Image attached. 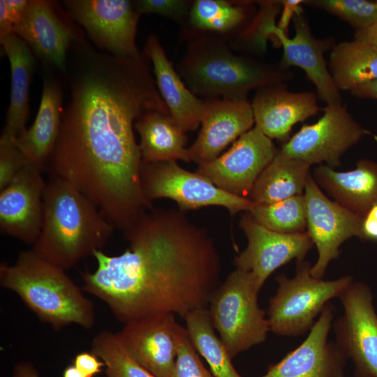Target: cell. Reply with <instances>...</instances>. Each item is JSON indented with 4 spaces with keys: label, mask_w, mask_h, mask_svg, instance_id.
I'll return each mask as SVG.
<instances>
[{
    "label": "cell",
    "mask_w": 377,
    "mask_h": 377,
    "mask_svg": "<svg viewBox=\"0 0 377 377\" xmlns=\"http://www.w3.org/2000/svg\"><path fill=\"white\" fill-rule=\"evenodd\" d=\"M56 1L30 0L14 33L22 39L33 53L66 73L68 52L71 45L83 39Z\"/></svg>",
    "instance_id": "cell-14"
},
{
    "label": "cell",
    "mask_w": 377,
    "mask_h": 377,
    "mask_svg": "<svg viewBox=\"0 0 377 377\" xmlns=\"http://www.w3.org/2000/svg\"><path fill=\"white\" fill-rule=\"evenodd\" d=\"M254 123L251 103L247 100L223 98L205 103L201 129L188 148L191 161L198 165L212 161Z\"/></svg>",
    "instance_id": "cell-20"
},
{
    "label": "cell",
    "mask_w": 377,
    "mask_h": 377,
    "mask_svg": "<svg viewBox=\"0 0 377 377\" xmlns=\"http://www.w3.org/2000/svg\"><path fill=\"white\" fill-rule=\"evenodd\" d=\"M66 10L91 40L111 54L139 58L135 36L140 15L128 0H66Z\"/></svg>",
    "instance_id": "cell-11"
},
{
    "label": "cell",
    "mask_w": 377,
    "mask_h": 377,
    "mask_svg": "<svg viewBox=\"0 0 377 377\" xmlns=\"http://www.w3.org/2000/svg\"><path fill=\"white\" fill-rule=\"evenodd\" d=\"M63 377H87L74 364L67 367L63 373Z\"/></svg>",
    "instance_id": "cell-46"
},
{
    "label": "cell",
    "mask_w": 377,
    "mask_h": 377,
    "mask_svg": "<svg viewBox=\"0 0 377 377\" xmlns=\"http://www.w3.org/2000/svg\"><path fill=\"white\" fill-rule=\"evenodd\" d=\"M184 318L191 341L205 358L214 377H242L236 371L226 346L216 335L207 308L193 310Z\"/></svg>",
    "instance_id": "cell-29"
},
{
    "label": "cell",
    "mask_w": 377,
    "mask_h": 377,
    "mask_svg": "<svg viewBox=\"0 0 377 377\" xmlns=\"http://www.w3.org/2000/svg\"><path fill=\"white\" fill-rule=\"evenodd\" d=\"M15 25L8 14L4 0L0 1V42L14 33Z\"/></svg>",
    "instance_id": "cell-41"
},
{
    "label": "cell",
    "mask_w": 377,
    "mask_h": 377,
    "mask_svg": "<svg viewBox=\"0 0 377 377\" xmlns=\"http://www.w3.org/2000/svg\"><path fill=\"white\" fill-rule=\"evenodd\" d=\"M140 179L144 194L150 201L170 198L182 212L220 206L234 215L241 211L250 212L256 205L249 198L217 187L197 172L181 168L175 161L142 163Z\"/></svg>",
    "instance_id": "cell-8"
},
{
    "label": "cell",
    "mask_w": 377,
    "mask_h": 377,
    "mask_svg": "<svg viewBox=\"0 0 377 377\" xmlns=\"http://www.w3.org/2000/svg\"><path fill=\"white\" fill-rule=\"evenodd\" d=\"M28 163L15 140H0V191L7 186Z\"/></svg>",
    "instance_id": "cell-36"
},
{
    "label": "cell",
    "mask_w": 377,
    "mask_h": 377,
    "mask_svg": "<svg viewBox=\"0 0 377 377\" xmlns=\"http://www.w3.org/2000/svg\"><path fill=\"white\" fill-rule=\"evenodd\" d=\"M43 205L42 226L32 249L65 270L101 250L115 230L86 195L60 177L46 182Z\"/></svg>",
    "instance_id": "cell-3"
},
{
    "label": "cell",
    "mask_w": 377,
    "mask_h": 377,
    "mask_svg": "<svg viewBox=\"0 0 377 377\" xmlns=\"http://www.w3.org/2000/svg\"><path fill=\"white\" fill-rule=\"evenodd\" d=\"M70 50L73 64L65 73L70 99L46 167L86 195L124 235L153 209L142 188L134 123L147 112L168 109L142 57L97 51L84 39Z\"/></svg>",
    "instance_id": "cell-1"
},
{
    "label": "cell",
    "mask_w": 377,
    "mask_h": 377,
    "mask_svg": "<svg viewBox=\"0 0 377 377\" xmlns=\"http://www.w3.org/2000/svg\"><path fill=\"white\" fill-rule=\"evenodd\" d=\"M145 53L151 61L159 93L171 117L184 131L195 129L201 123L205 103L182 82L155 36H150Z\"/></svg>",
    "instance_id": "cell-24"
},
{
    "label": "cell",
    "mask_w": 377,
    "mask_h": 377,
    "mask_svg": "<svg viewBox=\"0 0 377 377\" xmlns=\"http://www.w3.org/2000/svg\"><path fill=\"white\" fill-rule=\"evenodd\" d=\"M259 4L260 9L256 18L242 32L240 38L250 48L264 52L268 39H274L272 31L276 25V17L281 11L283 1H262Z\"/></svg>",
    "instance_id": "cell-34"
},
{
    "label": "cell",
    "mask_w": 377,
    "mask_h": 377,
    "mask_svg": "<svg viewBox=\"0 0 377 377\" xmlns=\"http://www.w3.org/2000/svg\"><path fill=\"white\" fill-rule=\"evenodd\" d=\"M73 364L87 377H94L105 367L103 362L91 352H81L76 355Z\"/></svg>",
    "instance_id": "cell-38"
},
{
    "label": "cell",
    "mask_w": 377,
    "mask_h": 377,
    "mask_svg": "<svg viewBox=\"0 0 377 377\" xmlns=\"http://www.w3.org/2000/svg\"><path fill=\"white\" fill-rule=\"evenodd\" d=\"M338 298L343 313L333 323L335 343L353 361L355 377H377V314L371 291L353 281Z\"/></svg>",
    "instance_id": "cell-9"
},
{
    "label": "cell",
    "mask_w": 377,
    "mask_h": 377,
    "mask_svg": "<svg viewBox=\"0 0 377 377\" xmlns=\"http://www.w3.org/2000/svg\"><path fill=\"white\" fill-rule=\"evenodd\" d=\"M0 285L15 293L41 321L54 329L72 324L90 329L95 323L94 303L65 269L32 249L21 251L13 265L1 264Z\"/></svg>",
    "instance_id": "cell-4"
},
{
    "label": "cell",
    "mask_w": 377,
    "mask_h": 377,
    "mask_svg": "<svg viewBox=\"0 0 377 377\" xmlns=\"http://www.w3.org/2000/svg\"><path fill=\"white\" fill-rule=\"evenodd\" d=\"M1 44L10 63L11 89L0 140L14 141L26 129L35 58L28 45L15 33L9 35Z\"/></svg>",
    "instance_id": "cell-25"
},
{
    "label": "cell",
    "mask_w": 377,
    "mask_h": 377,
    "mask_svg": "<svg viewBox=\"0 0 377 377\" xmlns=\"http://www.w3.org/2000/svg\"><path fill=\"white\" fill-rule=\"evenodd\" d=\"M239 227L247 238L246 249L235 257L236 268L252 273L260 291L268 277L278 268L293 259L304 260L313 247L306 232L282 234L258 223L249 213L244 215Z\"/></svg>",
    "instance_id": "cell-15"
},
{
    "label": "cell",
    "mask_w": 377,
    "mask_h": 377,
    "mask_svg": "<svg viewBox=\"0 0 377 377\" xmlns=\"http://www.w3.org/2000/svg\"><path fill=\"white\" fill-rule=\"evenodd\" d=\"M8 14L15 26L24 15L30 0H4Z\"/></svg>",
    "instance_id": "cell-42"
},
{
    "label": "cell",
    "mask_w": 377,
    "mask_h": 377,
    "mask_svg": "<svg viewBox=\"0 0 377 377\" xmlns=\"http://www.w3.org/2000/svg\"><path fill=\"white\" fill-rule=\"evenodd\" d=\"M317 98L311 91H290L283 83L260 88L251 103L255 126L270 139L284 140L295 124L322 110Z\"/></svg>",
    "instance_id": "cell-21"
},
{
    "label": "cell",
    "mask_w": 377,
    "mask_h": 377,
    "mask_svg": "<svg viewBox=\"0 0 377 377\" xmlns=\"http://www.w3.org/2000/svg\"><path fill=\"white\" fill-rule=\"evenodd\" d=\"M306 207V228L318 251V259L311 267L313 276L322 279L330 262L340 255V246L347 239H362L363 216L330 200L311 173L304 193Z\"/></svg>",
    "instance_id": "cell-12"
},
{
    "label": "cell",
    "mask_w": 377,
    "mask_h": 377,
    "mask_svg": "<svg viewBox=\"0 0 377 377\" xmlns=\"http://www.w3.org/2000/svg\"><path fill=\"white\" fill-rule=\"evenodd\" d=\"M310 167L278 149L256 181L249 199L257 205H268L303 194Z\"/></svg>",
    "instance_id": "cell-27"
},
{
    "label": "cell",
    "mask_w": 377,
    "mask_h": 377,
    "mask_svg": "<svg viewBox=\"0 0 377 377\" xmlns=\"http://www.w3.org/2000/svg\"><path fill=\"white\" fill-rule=\"evenodd\" d=\"M277 149L272 139L256 126L242 134L224 154L196 170L217 187L244 197L274 157Z\"/></svg>",
    "instance_id": "cell-13"
},
{
    "label": "cell",
    "mask_w": 377,
    "mask_h": 377,
    "mask_svg": "<svg viewBox=\"0 0 377 377\" xmlns=\"http://www.w3.org/2000/svg\"><path fill=\"white\" fill-rule=\"evenodd\" d=\"M251 272L236 268L214 290L208 304L212 325L232 359L264 342L270 331L258 302Z\"/></svg>",
    "instance_id": "cell-6"
},
{
    "label": "cell",
    "mask_w": 377,
    "mask_h": 377,
    "mask_svg": "<svg viewBox=\"0 0 377 377\" xmlns=\"http://www.w3.org/2000/svg\"><path fill=\"white\" fill-rule=\"evenodd\" d=\"M171 377H214L203 365L185 327L177 332V352Z\"/></svg>",
    "instance_id": "cell-35"
},
{
    "label": "cell",
    "mask_w": 377,
    "mask_h": 377,
    "mask_svg": "<svg viewBox=\"0 0 377 377\" xmlns=\"http://www.w3.org/2000/svg\"><path fill=\"white\" fill-rule=\"evenodd\" d=\"M245 16L244 7L223 0H197L190 11V20L194 27L219 32L235 28Z\"/></svg>",
    "instance_id": "cell-32"
},
{
    "label": "cell",
    "mask_w": 377,
    "mask_h": 377,
    "mask_svg": "<svg viewBox=\"0 0 377 377\" xmlns=\"http://www.w3.org/2000/svg\"><path fill=\"white\" fill-rule=\"evenodd\" d=\"M333 307L325 306L306 339L260 377H345L347 359L328 341Z\"/></svg>",
    "instance_id": "cell-17"
},
{
    "label": "cell",
    "mask_w": 377,
    "mask_h": 377,
    "mask_svg": "<svg viewBox=\"0 0 377 377\" xmlns=\"http://www.w3.org/2000/svg\"><path fill=\"white\" fill-rule=\"evenodd\" d=\"M329 71L339 91L377 79V47L355 40L332 46Z\"/></svg>",
    "instance_id": "cell-28"
},
{
    "label": "cell",
    "mask_w": 377,
    "mask_h": 377,
    "mask_svg": "<svg viewBox=\"0 0 377 377\" xmlns=\"http://www.w3.org/2000/svg\"><path fill=\"white\" fill-rule=\"evenodd\" d=\"M134 129L140 136L142 163L191 161L185 132L168 111L152 110L139 117Z\"/></svg>",
    "instance_id": "cell-26"
},
{
    "label": "cell",
    "mask_w": 377,
    "mask_h": 377,
    "mask_svg": "<svg viewBox=\"0 0 377 377\" xmlns=\"http://www.w3.org/2000/svg\"><path fill=\"white\" fill-rule=\"evenodd\" d=\"M41 168L27 164L0 191V231L27 244L36 240L43 223L46 182Z\"/></svg>",
    "instance_id": "cell-16"
},
{
    "label": "cell",
    "mask_w": 377,
    "mask_h": 377,
    "mask_svg": "<svg viewBox=\"0 0 377 377\" xmlns=\"http://www.w3.org/2000/svg\"><path fill=\"white\" fill-rule=\"evenodd\" d=\"M354 40L377 47V23L364 29L355 31Z\"/></svg>",
    "instance_id": "cell-44"
},
{
    "label": "cell",
    "mask_w": 377,
    "mask_h": 377,
    "mask_svg": "<svg viewBox=\"0 0 377 377\" xmlns=\"http://www.w3.org/2000/svg\"><path fill=\"white\" fill-rule=\"evenodd\" d=\"M12 377H40V376L31 363L22 362L14 367Z\"/></svg>",
    "instance_id": "cell-45"
},
{
    "label": "cell",
    "mask_w": 377,
    "mask_h": 377,
    "mask_svg": "<svg viewBox=\"0 0 377 377\" xmlns=\"http://www.w3.org/2000/svg\"><path fill=\"white\" fill-rule=\"evenodd\" d=\"M63 111L61 83L54 77L45 75L34 121L15 139L17 147L29 163L43 170L46 167L58 138Z\"/></svg>",
    "instance_id": "cell-22"
},
{
    "label": "cell",
    "mask_w": 377,
    "mask_h": 377,
    "mask_svg": "<svg viewBox=\"0 0 377 377\" xmlns=\"http://www.w3.org/2000/svg\"><path fill=\"white\" fill-rule=\"evenodd\" d=\"M295 36L290 38L276 25L272 29L274 41L283 47L281 68L290 66L302 68L314 84L316 95L326 105L342 103L340 91L337 87L325 59V52L331 47L330 39H318L313 35L307 19L301 7L293 18Z\"/></svg>",
    "instance_id": "cell-18"
},
{
    "label": "cell",
    "mask_w": 377,
    "mask_h": 377,
    "mask_svg": "<svg viewBox=\"0 0 377 377\" xmlns=\"http://www.w3.org/2000/svg\"><path fill=\"white\" fill-rule=\"evenodd\" d=\"M133 3L135 10L140 15L154 13L179 20L188 11V2L182 0H138Z\"/></svg>",
    "instance_id": "cell-37"
},
{
    "label": "cell",
    "mask_w": 377,
    "mask_h": 377,
    "mask_svg": "<svg viewBox=\"0 0 377 377\" xmlns=\"http://www.w3.org/2000/svg\"><path fill=\"white\" fill-rule=\"evenodd\" d=\"M303 3L320 8L346 22L355 31L377 23V1L367 0H308Z\"/></svg>",
    "instance_id": "cell-33"
},
{
    "label": "cell",
    "mask_w": 377,
    "mask_h": 377,
    "mask_svg": "<svg viewBox=\"0 0 377 377\" xmlns=\"http://www.w3.org/2000/svg\"><path fill=\"white\" fill-rule=\"evenodd\" d=\"M179 325L175 314H159L127 323L117 334L139 364L156 377H171Z\"/></svg>",
    "instance_id": "cell-19"
},
{
    "label": "cell",
    "mask_w": 377,
    "mask_h": 377,
    "mask_svg": "<svg viewBox=\"0 0 377 377\" xmlns=\"http://www.w3.org/2000/svg\"><path fill=\"white\" fill-rule=\"evenodd\" d=\"M350 92L356 98L377 99V79L361 84Z\"/></svg>",
    "instance_id": "cell-43"
},
{
    "label": "cell",
    "mask_w": 377,
    "mask_h": 377,
    "mask_svg": "<svg viewBox=\"0 0 377 377\" xmlns=\"http://www.w3.org/2000/svg\"><path fill=\"white\" fill-rule=\"evenodd\" d=\"M311 267L308 261H299L294 277H276L278 288L269 300L267 313L273 333L297 337L309 332L329 301L353 281L349 275L332 281L318 279L311 275Z\"/></svg>",
    "instance_id": "cell-7"
},
{
    "label": "cell",
    "mask_w": 377,
    "mask_h": 377,
    "mask_svg": "<svg viewBox=\"0 0 377 377\" xmlns=\"http://www.w3.org/2000/svg\"><path fill=\"white\" fill-rule=\"evenodd\" d=\"M362 232V239L377 241V204L363 216Z\"/></svg>",
    "instance_id": "cell-40"
},
{
    "label": "cell",
    "mask_w": 377,
    "mask_h": 377,
    "mask_svg": "<svg viewBox=\"0 0 377 377\" xmlns=\"http://www.w3.org/2000/svg\"><path fill=\"white\" fill-rule=\"evenodd\" d=\"M249 213L260 225L279 233L304 232L306 227V207L304 194L272 204H256Z\"/></svg>",
    "instance_id": "cell-30"
},
{
    "label": "cell",
    "mask_w": 377,
    "mask_h": 377,
    "mask_svg": "<svg viewBox=\"0 0 377 377\" xmlns=\"http://www.w3.org/2000/svg\"><path fill=\"white\" fill-rule=\"evenodd\" d=\"M323 116L314 124H304L279 149L288 157L309 164L334 168L341 165V158L369 132L350 114L342 103L326 105Z\"/></svg>",
    "instance_id": "cell-10"
},
{
    "label": "cell",
    "mask_w": 377,
    "mask_h": 377,
    "mask_svg": "<svg viewBox=\"0 0 377 377\" xmlns=\"http://www.w3.org/2000/svg\"><path fill=\"white\" fill-rule=\"evenodd\" d=\"M126 250L93 256L82 274L83 290L100 299L119 321L172 313L183 318L207 308L221 270L216 246L203 228L175 209H151L124 235Z\"/></svg>",
    "instance_id": "cell-2"
},
{
    "label": "cell",
    "mask_w": 377,
    "mask_h": 377,
    "mask_svg": "<svg viewBox=\"0 0 377 377\" xmlns=\"http://www.w3.org/2000/svg\"><path fill=\"white\" fill-rule=\"evenodd\" d=\"M182 73L194 93L234 101L246 100L252 89L281 84L294 77L288 69L238 57L221 42L207 40L193 43Z\"/></svg>",
    "instance_id": "cell-5"
},
{
    "label": "cell",
    "mask_w": 377,
    "mask_h": 377,
    "mask_svg": "<svg viewBox=\"0 0 377 377\" xmlns=\"http://www.w3.org/2000/svg\"><path fill=\"white\" fill-rule=\"evenodd\" d=\"M303 0H284L283 1V7L281 11L279 21L276 24L277 28L281 30L286 36H288V27L290 22L303 3Z\"/></svg>",
    "instance_id": "cell-39"
},
{
    "label": "cell",
    "mask_w": 377,
    "mask_h": 377,
    "mask_svg": "<svg viewBox=\"0 0 377 377\" xmlns=\"http://www.w3.org/2000/svg\"><path fill=\"white\" fill-rule=\"evenodd\" d=\"M91 352L103 362L107 377H156L130 355L117 333L103 330L97 334Z\"/></svg>",
    "instance_id": "cell-31"
},
{
    "label": "cell",
    "mask_w": 377,
    "mask_h": 377,
    "mask_svg": "<svg viewBox=\"0 0 377 377\" xmlns=\"http://www.w3.org/2000/svg\"><path fill=\"white\" fill-rule=\"evenodd\" d=\"M313 177L337 202L364 216L377 204V163L368 159L357 161V167L338 172L326 165L313 170Z\"/></svg>",
    "instance_id": "cell-23"
}]
</instances>
